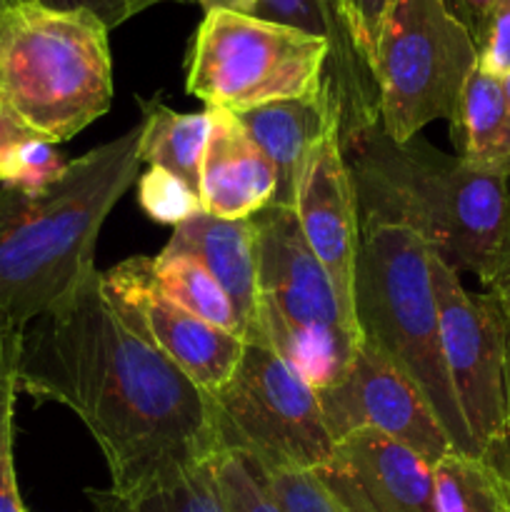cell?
Here are the masks:
<instances>
[{
    "instance_id": "cell-1",
    "label": "cell",
    "mask_w": 510,
    "mask_h": 512,
    "mask_svg": "<svg viewBox=\"0 0 510 512\" xmlns=\"http://www.w3.org/2000/svg\"><path fill=\"white\" fill-rule=\"evenodd\" d=\"M18 390L80 418L103 453L110 490L218 453L210 398L118 313L98 268L25 328Z\"/></svg>"
},
{
    "instance_id": "cell-2",
    "label": "cell",
    "mask_w": 510,
    "mask_h": 512,
    "mask_svg": "<svg viewBox=\"0 0 510 512\" xmlns=\"http://www.w3.org/2000/svg\"><path fill=\"white\" fill-rule=\"evenodd\" d=\"M140 135L143 123L70 160L40 195L0 188V320L28 328L95 270L100 228L138 180Z\"/></svg>"
},
{
    "instance_id": "cell-3",
    "label": "cell",
    "mask_w": 510,
    "mask_h": 512,
    "mask_svg": "<svg viewBox=\"0 0 510 512\" xmlns=\"http://www.w3.org/2000/svg\"><path fill=\"white\" fill-rule=\"evenodd\" d=\"M360 225L413 230L455 273L488 268L510 215V175L475 168L423 138L393 140L380 125L343 145Z\"/></svg>"
},
{
    "instance_id": "cell-4",
    "label": "cell",
    "mask_w": 510,
    "mask_h": 512,
    "mask_svg": "<svg viewBox=\"0 0 510 512\" xmlns=\"http://www.w3.org/2000/svg\"><path fill=\"white\" fill-rule=\"evenodd\" d=\"M110 30L83 10L15 0L0 10V100L48 143H65L108 113Z\"/></svg>"
},
{
    "instance_id": "cell-5",
    "label": "cell",
    "mask_w": 510,
    "mask_h": 512,
    "mask_svg": "<svg viewBox=\"0 0 510 512\" xmlns=\"http://www.w3.org/2000/svg\"><path fill=\"white\" fill-rule=\"evenodd\" d=\"M353 303L360 340L423 390L458 453L478 455L445 368L433 250L403 225H360Z\"/></svg>"
},
{
    "instance_id": "cell-6",
    "label": "cell",
    "mask_w": 510,
    "mask_h": 512,
    "mask_svg": "<svg viewBox=\"0 0 510 512\" xmlns=\"http://www.w3.org/2000/svg\"><path fill=\"white\" fill-rule=\"evenodd\" d=\"M258 228V320L245 343L273 348L305 383L328 390L345 378L360 333L305 243L293 208L268 205Z\"/></svg>"
},
{
    "instance_id": "cell-7",
    "label": "cell",
    "mask_w": 510,
    "mask_h": 512,
    "mask_svg": "<svg viewBox=\"0 0 510 512\" xmlns=\"http://www.w3.org/2000/svg\"><path fill=\"white\" fill-rule=\"evenodd\" d=\"M208 398L218 453L260 473H313L335 445L318 390L263 343H245L235 373Z\"/></svg>"
},
{
    "instance_id": "cell-8",
    "label": "cell",
    "mask_w": 510,
    "mask_h": 512,
    "mask_svg": "<svg viewBox=\"0 0 510 512\" xmlns=\"http://www.w3.org/2000/svg\"><path fill=\"white\" fill-rule=\"evenodd\" d=\"M475 65L473 33L445 0H395L373 58L383 133L403 143L435 120L453 123Z\"/></svg>"
},
{
    "instance_id": "cell-9",
    "label": "cell",
    "mask_w": 510,
    "mask_h": 512,
    "mask_svg": "<svg viewBox=\"0 0 510 512\" xmlns=\"http://www.w3.org/2000/svg\"><path fill=\"white\" fill-rule=\"evenodd\" d=\"M328 55V43L303 30L215 10L193 38L185 88L205 108L243 113L323 90Z\"/></svg>"
},
{
    "instance_id": "cell-10",
    "label": "cell",
    "mask_w": 510,
    "mask_h": 512,
    "mask_svg": "<svg viewBox=\"0 0 510 512\" xmlns=\"http://www.w3.org/2000/svg\"><path fill=\"white\" fill-rule=\"evenodd\" d=\"M445 368L475 450L483 455L510 428L508 330L500 305L473 295L460 275L433 253Z\"/></svg>"
},
{
    "instance_id": "cell-11",
    "label": "cell",
    "mask_w": 510,
    "mask_h": 512,
    "mask_svg": "<svg viewBox=\"0 0 510 512\" xmlns=\"http://www.w3.org/2000/svg\"><path fill=\"white\" fill-rule=\"evenodd\" d=\"M103 288L118 313L168 355L205 395L230 380L245 340L203 323L168 298L155 283L153 258L135 255L103 273Z\"/></svg>"
},
{
    "instance_id": "cell-12",
    "label": "cell",
    "mask_w": 510,
    "mask_h": 512,
    "mask_svg": "<svg viewBox=\"0 0 510 512\" xmlns=\"http://www.w3.org/2000/svg\"><path fill=\"white\" fill-rule=\"evenodd\" d=\"M318 395L335 443L353 430L370 428L418 450L430 463L455 450L423 390L363 340L345 378Z\"/></svg>"
},
{
    "instance_id": "cell-13",
    "label": "cell",
    "mask_w": 510,
    "mask_h": 512,
    "mask_svg": "<svg viewBox=\"0 0 510 512\" xmlns=\"http://www.w3.org/2000/svg\"><path fill=\"white\" fill-rule=\"evenodd\" d=\"M313 475L343 512H435V463L378 430L340 438Z\"/></svg>"
},
{
    "instance_id": "cell-14",
    "label": "cell",
    "mask_w": 510,
    "mask_h": 512,
    "mask_svg": "<svg viewBox=\"0 0 510 512\" xmlns=\"http://www.w3.org/2000/svg\"><path fill=\"white\" fill-rule=\"evenodd\" d=\"M295 215L305 243L333 283L340 308L355 325L353 283L360 250V213L338 128L323 135L310 150L295 195Z\"/></svg>"
},
{
    "instance_id": "cell-15",
    "label": "cell",
    "mask_w": 510,
    "mask_h": 512,
    "mask_svg": "<svg viewBox=\"0 0 510 512\" xmlns=\"http://www.w3.org/2000/svg\"><path fill=\"white\" fill-rule=\"evenodd\" d=\"M255 18L303 30L328 43L323 85L338 105L340 145L380 125L378 85L355 43L340 0H258Z\"/></svg>"
},
{
    "instance_id": "cell-16",
    "label": "cell",
    "mask_w": 510,
    "mask_h": 512,
    "mask_svg": "<svg viewBox=\"0 0 510 512\" xmlns=\"http://www.w3.org/2000/svg\"><path fill=\"white\" fill-rule=\"evenodd\" d=\"M210 110V135L200 165L203 213L223 220H248L268 208L278 175L263 150L248 138L233 113Z\"/></svg>"
},
{
    "instance_id": "cell-17",
    "label": "cell",
    "mask_w": 510,
    "mask_h": 512,
    "mask_svg": "<svg viewBox=\"0 0 510 512\" xmlns=\"http://www.w3.org/2000/svg\"><path fill=\"white\" fill-rule=\"evenodd\" d=\"M233 115L278 175V190L270 205L295 210V195L310 150L330 130H340L338 105L330 90L323 85V90L305 98L265 103Z\"/></svg>"
},
{
    "instance_id": "cell-18",
    "label": "cell",
    "mask_w": 510,
    "mask_h": 512,
    "mask_svg": "<svg viewBox=\"0 0 510 512\" xmlns=\"http://www.w3.org/2000/svg\"><path fill=\"white\" fill-rule=\"evenodd\" d=\"M168 250L198 258L223 285L243 323L245 340L258 320V228L255 220H223L200 213L173 228Z\"/></svg>"
},
{
    "instance_id": "cell-19",
    "label": "cell",
    "mask_w": 510,
    "mask_h": 512,
    "mask_svg": "<svg viewBox=\"0 0 510 512\" xmlns=\"http://www.w3.org/2000/svg\"><path fill=\"white\" fill-rule=\"evenodd\" d=\"M450 128L460 160L510 175V108L503 80L475 65Z\"/></svg>"
},
{
    "instance_id": "cell-20",
    "label": "cell",
    "mask_w": 510,
    "mask_h": 512,
    "mask_svg": "<svg viewBox=\"0 0 510 512\" xmlns=\"http://www.w3.org/2000/svg\"><path fill=\"white\" fill-rule=\"evenodd\" d=\"M98 512H225L208 463L160 470L130 490H88Z\"/></svg>"
},
{
    "instance_id": "cell-21",
    "label": "cell",
    "mask_w": 510,
    "mask_h": 512,
    "mask_svg": "<svg viewBox=\"0 0 510 512\" xmlns=\"http://www.w3.org/2000/svg\"><path fill=\"white\" fill-rule=\"evenodd\" d=\"M143 108V135L140 160L150 168H163L185 180L193 190L200 188V165L210 135V110L178 113L158 98L140 100ZM200 195V193H198Z\"/></svg>"
},
{
    "instance_id": "cell-22",
    "label": "cell",
    "mask_w": 510,
    "mask_h": 512,
    "mask_svg": "<svg viewBox=\"0 0 510 512\" xmlns=\"http://www.w3.org/2000/svg\"><path fill=\"white\" fill-rule=\"evenodd\" d=\"M153 273L158 288L173 303H178L203 323L245 340L243 323H240L233 300L198 258L163 248L153 258Z\"/></svg>"
},
{
    "instance_id": "cell-23",
    "label": "cell",
    "mask_w": 510,
    "mask_h": 512,
    "mask_svg": "<svg viewBox=\"0 0 510 512\" xmlns=\"http://www.w3.org/2000/svg\"><path fill=\"white\" fill-rule=\"evenodd\" d=\"M435 512H500L498 480L488 460L453 450L435 463Z\"/></svg>"
},
{
    "instance_id": "cell-24",
    "label": "cell",
    "mask_w": 510,
    "mask_h": 512,
    "mask_svg": "<svg viewBox=\"0 0 510 512\" xmlns=\"http://www.w3.org/2000/svg\"><path fill=\"white\" fill-rule=\"evenodd\" d=\"M25 328L0 320V512H25L13 458V420L18 400V360Z\"/></svg>"
},
{
    "instance_id": "cell-25",
    "label": "cell",
    "mask_w": 510,
    "mask_h": 512,
    "mask_svg": "<svg viewBox=\"0 0 510 512\" xmlns=\"http://www.w3.org/2000/svg\"><path fill=\"white\" fill-rule=\"evenodd\" d=\"M70 160L58 153L55 143L43 138H30L15 145L0 163V185L25 195H40L53 188Z\"/></svg>"
},
{
    "instance_id": "cell-26",
    "label": "cell",
    "mask_w": 510,
    "mask_h": 512,
    "mask_svg": "<svg viewBox=\"0 0 510 512\" xmlns=\"http://www.w3.org/2000/svg\"><path fill=\"white\" fill-rule=\"evenodd\" d=\"M215 488L225 512H285L268 493L258 470L235 453H215L210 458Z\"/></svg>"
},
{
    "instance_id": "cell-27",
    "label": "cell",
    "mask_w": 510,
    "mask_h": 512,
    "mask_svg": "<svg viewBox=\"0 0 510 512\" xmlns=\"http://www.w3.org/2000/svg\"><path fill=\"white\" fill-rule=\"evenodd\" d=\"M138 203L155 223L173 228L203 213L198 190L163 168H148L138 175Z\"/></svg>"
},
{
    "instance_id": "cell-28",
    "label": "cell",
    "mask_w": 510,
    "mask_h": 512,
    "mask_svg": "<svg viewBox=\"0 0 510 512\" xmlns=\"http://www.w3.org/2000/svg\"><path fill=\"white\" fill-rule=\"evenodd\" d=\"M253 465V463H250ZM268 493L285 512H343L313 473H260Z\"/></svg>"
},
{
    "instance_id": "cell-29",
    "label": "cell",
    "mask_w": 510,
    "mask_h": 512,
    "mask_svg": "<svg viewBox=\"0 0 510 512\" xmlns=\"http://www.w3.org/2000/svg\"><path fill=\"white\" fill-rule=\"evenodd\" d=\"M478 68L503 80L510 73V0H493L478 33Z\"/></svg>"
},
{
    "instance_id": "cell-30",
    "label": "cell",
    "mask_w": 510,
    "mask_h": 512,
    "mask_svg": "<svg viewBox=\"0 0 510 512\" xmlns=\"http://www.w3.org/2000/svg\"><path fill=\"white\" fill-rule=\"evenodd\" d=\"M340 3H343L345 18H348L350 30H353L355 43H358L365 63L373 70L375 45H378L380 28H383L385 15L393 8L395 0H340Z\"/></svg>"
},
{
    "instance_id": "cell-31",
    "label": "cell",
    "mask_w": 510,
    "mask_h": 512,
    "mask_svg": "<svg viewBox=\"0 0 510 512\" xmlns=\"http://www.w3.org/2000/svg\"><path fill=\"white\" fill-rule=\"evenodd\" d=\"M33 3H40L53 10H68V13L83 10V13L95 15L105 28L113 30L123 25L125 20L135 18L143 10L165 3V0H33Z\"/></svg>"
},
{
    "instance_id": "cell-32",
    "label": "cell",
    "mask_w": 510,
    "mask_h": 512,
    "mask_svg": "<svg viewBox=\"0 0 510 512\" xmlns=\"http://www.w3.org/2000/svg\"><path fill=\"white\" fill-rule=\"evenodd\" d=\"M480 283L488 288V295L500 305L505 318V330H508V395H510V215L505 223L503 238L490 258L488 268L478 275Z\"/></svg>"
},
{
    "instance_id": "cell-33",
    "label": "cell",
    "mask_w": 510,
    "mask_h": 512,
    "mask_svg": "<svg viewBox=\"0 0 510 512\" xmlns=\"http://www.w3.org/2000/svg\"><path fill=\"white\" fill-rule=\"evenodd\" d=\"M30 138H40L33 130L25 128L18 118H15L13 110L0 100V163L5 160V155L15 148V145L25 143Z\"/></svg>"
},
{
    "instance_id": "cell-34",
    "label": "cell",
    "mask_w": 510,
    "mask_h": 512,
    "mask_svg": "<svg viewBox=\"0 0 510 512\" xmlns=\"http://www.w3.org/2000/svg\"><path fill=\"white\" fill-rule=\"evenodd\" d=\"M445 3H448V8L468 25V30L475 38V33H478L480 23H483L485 13L490 10L493 0H445Z\"/></svg>"
},
{
    "instance_id": "cell-35",
    "label": "cell",
    "mask_w": 510,
    "mask_h": 512,
    "mask_svg": "<svg viewBox=\"0 0 510 512\" xmlns=\"http://www.w3.org/2000/svg\"><path fill=\"white\" fill-rule=\"evenodd\" d=\"M198 3L205 13H215V10H230V13L255 15V8H258V0H198Z\"/></svg>"
},
{
    "instance_id": "cell-36",
    "label": "cell",
    "mask_w": 510,
    "mask_h": 512,
    "mask_svg": "<svg viewBox=\"0 0 510 512\" xmlns=\"http://www.w3.org/2000/svg\"><path fill=\"white\" fill-rule=\"evenodd\" d=\"M503 90H505V100H508V108H510V73L503 78Z\"/></svg>"
},
{
    "instance_id": "cell-37",
    "label": "cell",
    "mask_w": 510,
    "mask_h": 512,
    "mask_svg": "<svg viewBox=\"0 0 510 512\" xmlns=\"http://www.w3.org/2000/svg\"><path fill=\"white\" fill-rule=\"evenodd\" d=\"M10 3H15V0H0V10H3V8H8Z\"/></svg>"
},
{
    "instance_id": "cell-38",
    "label": "cell",
    "mask_w": 510,
    "mask_h": 512,
    "mask_svg": "<svg viewBox=\"0 0 510 512\" xmlns=\"http://www.w3.org/2000/svg\"><path fill=\"white\" fill-rule=\"evenodd\" d=\"M508 405H510V395H508Z\"/></svg>"
}]
</instances>
